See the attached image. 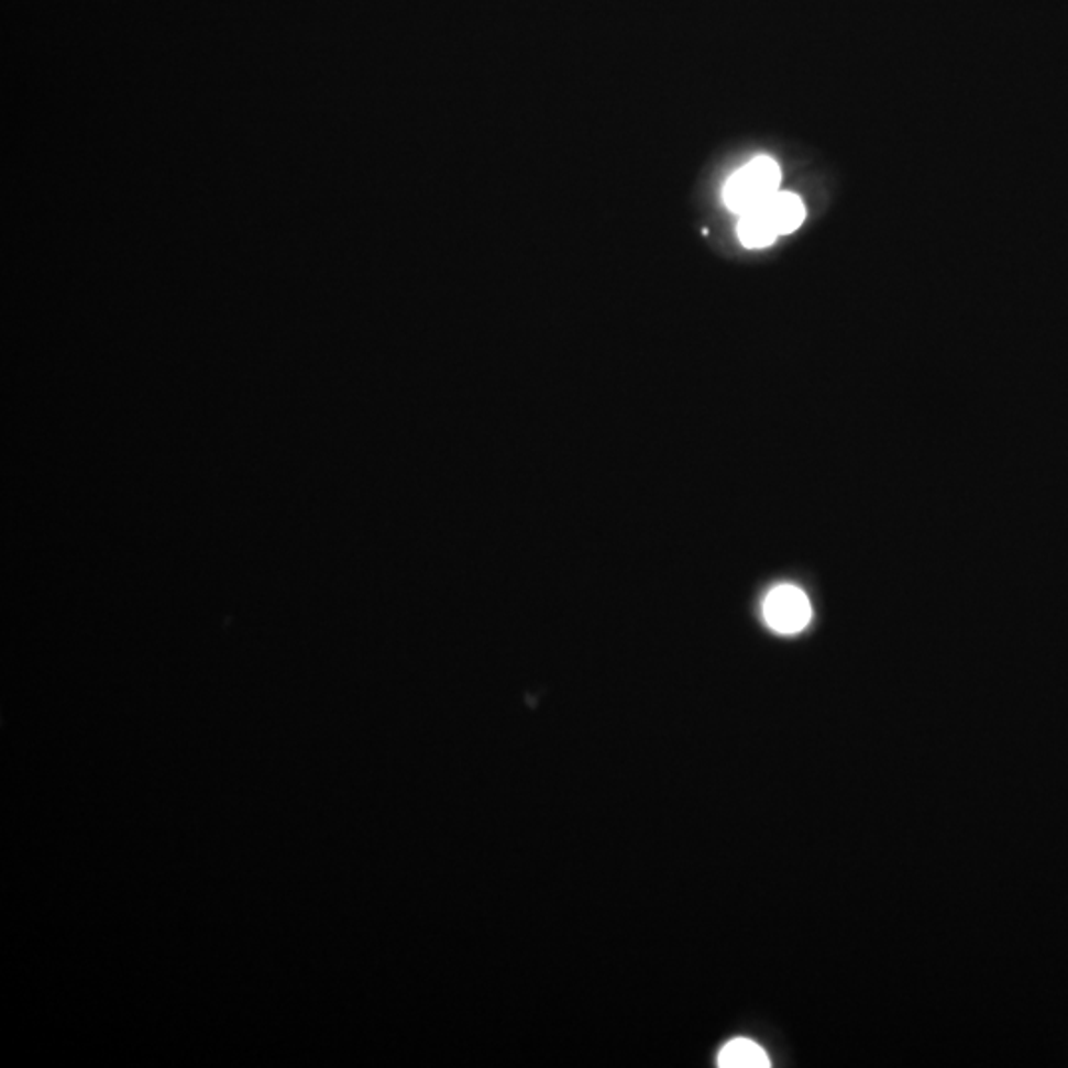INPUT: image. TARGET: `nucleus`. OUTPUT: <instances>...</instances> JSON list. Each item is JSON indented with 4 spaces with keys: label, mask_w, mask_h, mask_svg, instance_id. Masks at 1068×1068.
I'll use <instances>...</instances> for the list:
<instances>
[{
    "label": "nucleus",
    "mask_w": 1068,
    "mask_h": 1068,
    "mask_svg": "<svg viewBox=\"0 0 1068 1068\" xmlns=\"http://www.w3.org/2000/svg\"><path fill=\"white\" fill-rule=\"evenodd\" d=\"M780 180L782 173L774 158L756 157L728 178L725 187L726 207L735 214H746L774 197L780 190Z\"/></svg>",
    "instance_id": "f257e3e1"
},
{
    "label": "nucleus",
    "mask_w": 1068,
    "mask_h": 1068,
    "mask_svg": "<svg viewBox=\"0 0 1068 1068\" xmlns=\"http://www.w3.org/2000/svg\"><path fill=\"white\" fill-rule=\"evenodd\" d=\"M762 616L775 634L794 636L810 626L814 609L804 590L794 584H780L766 594Z\"/></svg>",
    "instance_id": "f03ea898"
},
{
    "label": "nucleus",
    "mask_w": 1068,
    "mask_h": 1068,
    "mask_svg": "<svg viewBox=\"0 0 1068 1068\" xmlns=\"http://www.w3.org/2000/svg\"><path fill=\"white\" fill-rule=\"evenodd\" d=\"M760 208L764 210L770 224L774 225L778 235L792 234L805 220L804 202H802V198L795 197L792 192H780L778 190L774 197L768 198L764 205H760Z\"/></svg>",
    "instance_id": "7ed1b4c3"
},
{
    "label": "nucleus",
    "mask_w": 1068,
    "mask_h": 1068,
    "mask_svg": "<svg viewBox=\"0 0 1068 1068\" xmlns=\"http://www.w3.org/2000/svg\"><path fill=\"white\" fill-rule=\"evenodd\" d=\"M770 1065L766 1050L750 1039L730 1041L718 1053V1067L723 1068H768Z\"/></svg>",
    "instance_id": "20e7f679"
},
{
    "label": "nucleus",
    "mask_w": 1068,
    "mask_h": 1068,
    "mask_svg": "<svg viewBox=\"0 0 1068 1068\" xmlns=\"http://www.w3.org/2000/svg\"><path fill=\"white\" fill-rule=\"evenodd\" d=\"M738 238L746 247H766V245L774 244L778 234H775L774 225L770 224L768 216L764 214V210L758 207L740 216Z\"/></svg>",
    "instance_id": "39448f33"
}]
</instances>
